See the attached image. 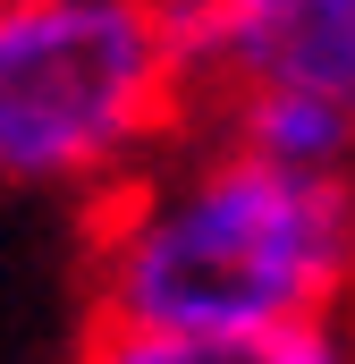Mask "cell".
<instances>
[{"label": "cell", "mask_w": 355, "mask_h": 364, "mask_svg": "<svg viewBox=\"0 0 355 364\" xmlns=\"http://www.w3.org/2000/svg\"><path fill=\"white\" fill-rule=\"evenodd\" d=\"M355 178L237 136L153 153L102 195L85 331L110 364H330L347 356Z\"/></svg>", "instance_id": "cell-1"}, {"label": "cell", "mask_w": 355, "mask_h": 364, "mask_svg": "<svg viewBox=\"0 0 355 364\" xmlns=\"http://www.w3.org/2000/svg\"><path fill=\"white\" fill-rule=\"evenodd\" d=\"M186 119L170 0H0V186L102 203Z\"/></svg>", "instance_id": "cell-2"}, {"label": "cell", "mask_w": 355, "mask_h": 364, "mask_svg": "<svg viewBox=\"0 0 355 364\" xmlns=\"http://www.w3.org/2000/svg\"><path fill=\"white\" fill-rule=\"evenodd\" d=\"M170 26L195 119L254 93H305L355 127V0H170Z\"/></svg>", "instance_id": "cell-3"}]
</instances>
